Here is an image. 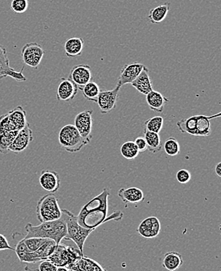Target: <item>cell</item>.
Listing matches in <instances>:
<instances>
[{
  "label": "cell",
  "instance_id": "cell-1",
  "mask_svg": "<svg viewBox=\"0 0 221 271\" xmlns=\"http://www.w3.org/2000/svg\"><path fill=\"white\" fill-rule=\"evenodd\" d=\"M110 195L108 188H104L101 194L92 198L84 205L77 216L79 224L85 228L97 229L109 221H119L122 219L123 213L114 211L109 217L108 215V199Z\"/></svg>",
  "mask_w": 221,
  "mask_h": 271
},
{
  "label": "cell",
  "instance_id": "cell-2",
  "mask_svg": "<svg viewBox=\"0 0 221 271\" xmlns=\"http://www.w3.org/2000/svg\"><path fill=\"white\" fill-rule=\"evenodd\" d=\"M26 234L25 238H47L55 241L56 245L67 236V226L62 216L57 220L41 223L39 226H33L28 223L26 226Z\"/></svg>",
  "mask_w": 221,
  "mask_h": 271
},
{
  "label": "cell",
  "instance_id": "cell-3",
  "mask_svg": "<svg viewBox=\"0 0 221 271\" xmlns=\"http://www.w3.org/2000/svg\"><path fill=\"white\" fill-rule=\"evenodd\" d=\"M62 210L63 219L67 226V236L64 238L66 241H72L76 243L77 248L83 254L84 244L89 235L95 231V228L87 229L80 226L78 223L77 217L68 209Z\"/></svg>",
  "mask_w": 221,
  "mask_h": 271
},
{
  "label": "cell",
  "instance_id": "cell-4",
  "mask_svg": "<svg viewBox=\"0 0 221 271\" xmlns=\"http://www.w3.org/2000/svg\"><path fill=\"white\" fill-rule=\"evenodd\" d=\"M36 216L40 223L57 220L61 218L62 210L55 194L50 193L39 200L36 205Z\"/></svg>",
  "mask_w": 221,
  "mask_h": 271
},
{
  "label": "cell",
  "instance_id": "cell-5",
  "mask_svg": "<svg viewBox=\"0 0 221 271\" xmlns=\"http://www.w3.org/2000/svg\"><path fill=\"white\" fill-rule=\"evenodd\" d=\"M58 140L60 147L70 153L79 152L87 145L74 125H66L60 129Z\"/></svg>",
  "mask_w": 221,
  "mask_h": 271
},
{
  "label": "cell",
  "instance_id": "cell-6",
  "mask_svg": "<svg viewBox=\"0 0 221 271\" xmlns=\"http://www.w3.org/2000/svg\"><path fill=\"white\" fill-rule=\"evenodd\" d=\"M82 256H83V254L80 252L79 248L76 249L73 246L65 245L60 243L56 246L55 251L47 260L56 267H65L68 268Z\"/></svg>",
  "mask_w": 221,
  "mask_h": 271
},
{
  "label": "cell",
  "instance_id": "cell-7",
  "mask_svg": "<svg viewBox=\"0 0 221 271\" xmlns=\"http://www.w3.org/2000/svg\"><path fill=\"white\" fill-rule=\"evenodd\" d=\"M45 51L39 43H28L22 50V57L24 64L37 69L43 60Z\"/></svg>",
  "mask_w": 221,
  "mask_h": 271
},
{
  "label": "cell",
  "instance_id": "cell-8",
  "mask_svg": "<svg viewBox=\"0 0 221 271\" xmlns=\"http://www.w3.org/2000/svg\"><path fill=\"white\" fill-rule=\"evenodd\" d=\"M93 110H85L79 113L75 118L74 126H76L82 137L83 138L86 143L91 141L92 127H93Z\"/></svg>",
  "mask_w": 221,
  "mask_h": 271
},
{
  "label": "cell",
  "instance_id": "cell-9",
  "mask_svg": "<svg viewBox=\"0 0 221 271\" xmlns=\"http://www.w3.org/2000/svg\"><path fill=\"white\" fill-rule=\"evenodd\" d=\"M121 86L117 84L116 87L112 90L109 91H101L98 97H97V103L99 107L101 114H108L111 110L116 108V103L118 101L119 92H120Z\"/></svg>",
  "mask_w": 221,
  "mask_h": 271
},
{
  "label": "cell",
  "instance_id": "cell-10",
  "mask_svg": "<svg viewBox=\"0 0 221 271\" xmlns=\"http://www.w3.org/2000/svg\"><path fill=\"white\" fill-rule=\"evenodd\" d=\"M21 72L16 71L10 66V60L8 58L7 53L5 47L0 45V80L4 78L10 77L18 81H25L27 80L26 76Z\"/></svg>",
  "mask_w": 221,
  "mask_h": 271
},
{
  "label": "cell",
  "instance_id": "cell-11",
  "mask_svg": "<svg viewBox=\"0 0 221 271\" xmlns=\"http://www.w3.org/2000/svg\"><path fill=\"white\" fill-rule=\"evenodd\" d=\"M32 140L33 132L30 128L29 123H28L25 128L19 130L18 135L16 136L15 139L9 147V151H11L14 154L21 153L27 149Z\"/></svg>",
  "mask_w": 221,
  "mask_h": 271
},
{
  "label": "cell",
  "instance_id": "cell-12",
  "mask_svg": "<svg viewBox=\"0 0 221 271\" xmlns=\"http://www.w3.org/2000/svg\"><path fill=\"white\" fill-rule=\"evenodd\" d=\"M68 79L81 89L92 80L91 68L88 64H78L71 69Z\"/></svg>",
  "mask_w": 221,
  "mask_h": 271
},
{
  "label": "cell",
  "instance_id": "cell-13",
  "mask_svg": "<svg viewBox=\"0 0 221 271\" xmlns=\"http://www.w3.org/2000/svg\"><path fill=\"white\" fill-rule=\"evenodd\" d=\"M137 231L143 238H156L161 231V223L156 217H147L139 224Z\"/></svg>",
  "mask_w": 221,
  "mask_h": 271
},
{
  "label": "cell",
  "instance_id": "cell-14",
  "mask_svg": "<svg viewBox=\"0 0 221 271\" xmlns=\"http://www.w3.org/2000/svg\"><path fill=\"white\" fill-rule=\"evenodd\" d=\"M144 64L140 63H133V64H125L122 67L120 72V76L118 77L117 84L122 85L126 84H131L137 78L141 73L142 70L144 69Z\"/></svg>",
  "mask_w": 221,
  "mask_h": 271
},
{
  "label": "cell",
  "instance_id": "cell-15",
  "mask_svg": "<svg viewBox=\"0 0 221 271\" xmlns=\"http://www.w3.org/2000/svg\"><path fill=\"white\" fill-rule=\"evenodd\" d=\"M39 184L45 190L55 194L60 187V176L55 171L45 169L39 176Z\"/></svg>",
  "mask_w": 221,
  "mask_h": 271
},
{
  "label": "cell",
  "instance_id": "cell-16",
  "mask_svg": "<svg viewBox=\"0 0 221 271\" xmlns=\"http://www.w3.org/2000/svg\"><path fill=\"white\" fill-rule=\"evenodd\" d=\"M78 89L77 85L69 79L62 78L56 90V98L60 101L69 102L77 95Z\"/></svg>",
  "mask_w": 221,
  "mask_h": 271
},
{
  "label": "cell",
  "instance_id": "cell-17",
  "mask_svg": "<svg viewBox=\"0 0 221 271\" xmlns=\"http://www.w3.org/2000/svg\"><path fill=\"white\" fill-rule=\"evenodd\" d=\"M221 113L214 114L211 116L207 115H194V129L195 136H209L211 134V123L210 120L215 118H219Z\"/></svg>",
  "mask_w": 221,
  "mask_h": 271
},
{
  "label": "cell",
  "instance_id": "cell-18",
  "mask_svg": "<svg viewBox=\"0 0 221 271\" xmlns=\"http://www.w3.org/2000/svg\"><path fill=\"white\" fill-rule=\"evenodd\" d=\"M118 196L125 204H139L144 202V194L141 189L138 188H121Z\"/></svg>",
  "mask_w": 221,
  "mask_h": 271
},
{
  "label": "cell",
  "instance_id": "cell-19",
  "mask_svg": "<svg viewBox=\"0 0 221 271\" xmlns=\"http://www.w3.org/2000/svg\"><path fill=\"white\" fill-rule=\"evenodd\" d=\"M68 269L70 271H109L95 260L85 256H82Z\"/></svg>",
  "mask_w": 221,
  "mask_h": 271
},
{
  "label": "cell",
  "instance_id": "cell-20",
  "mask_svg": "<svg viewBox=\"0 0 221 271\" xmlns=\"http://www.w3.org/2000/svg\"><path fill=\"white\" fill-rule=\"evenodd\" d=\"M149 73V69L147 67H144V69L142 70L141 73L131 83L133 87L135 88L139 93L145 96L153 90Z\"/></svg>",
  "mask_w": 221,
  "mask_h": 271
},
{
  "label": "cell",
  "instance_id": "cell-21",
  "mask_svg": "<svg viewBox=\"0 0 221 271\" xmlns=\"http://www.w3.org/2000/svg\"><path fill=\"white\" fill-rule=\"evenodd\" d=\"M146 102L151 110L162 113L164 110L166 104L169 102V99L164 97L162 93L153 89L146 95Z\"/></svg>",
  "mask_w": 221,
  "mask_h": 271
},
{
  "label": "cell",
  "instance_id": "cell-22",
  "mask_svg": "<svg viewBox=\"0 0 221 271\" xmlns=\"http://www.w3.org/2000/svg\"><path fill=\"white\" fill-rule=\"evenodd\" d=\"M12 124L16 130H21L28 123L26 118V111L22 106L16 107L15 108L7 112Z\"/></svg>",
  "mask_w": 221,
  "mask_h": 271
},
{
  "label": "cell",
  "instance_id": "cell-23",
  "mask_svg": "<svg viewBox=\"0 0 221 271\" xmlns=\"http://www.w3.org/2000/svg\"><path fill=\"white\" fill-rule=\"evenodd\" d=\"M184 264V259L181 253L177 252H167L164 255L162 265L166 270L175 271L181 268Z\"/></svg>",
  "mask_w": 221,
  "mask_h": 271
},
{
  "label": "cell",
  "instance_id": "cell-24",
  "mask_svg": "<svg viewBox=\"0 0 221 271\" xmlns=\"http://www.w3.org/2000/svg\"><path fill=\"white\" fill-rule=\"evenodd\" d=\"M64 52L68 57L80 56L83 51L84 41L81 38L73 37L64 43Z\"/></svg>",
  "mask_w": 221,
  "mask_h": 271
},
{
  "label": "cell",
  "instance_id": "cell-25",
  "mask_svg": "<svg viewBox=\"0 0 221 271\" xmlns=\"http://www.w3.org/2000/svg\"><path fill=\"white\" fill-rule=\"evenodd\" d=\"M169 9H170V3L168 2H165V3L162 4L160 6H156V7L150 10L147 18H148L151 23H162L166 18Z\"/></svg>",
  "mask_w": 221,
  "mask_h": 271
},
{
  "label": "cell",
  "instance_id": "cell-26",
  "mask_svg": "<svg viewBox=\"0 0 221 271\" xmlns=\"http://www.w3.org/2000/svg\"><path fill=\"white\" fill-rule=\"evenodd\" d=\"M144 139L147 143V150L152 154H155L162 150V142L159 134L149 132L144 130Z\"/></svg>",
  "mask_w": 221,
  "mask_h": 271
},
{
  "label": "cell",
  "instance_id": "cell-27",
  "mask_svg": "<svg viewBox=\"0 0 221 271\" xmlns=\"http://www.w3.org/2000/svg\"><path fill=\"white\" fill-rule=\"evenodd\" d=\"M80 90L85 99L93 102H97V97L101 91L98 84L93 81H89L87 84H85Z\"/></svg>",
  "mask_w": 221,
  "mask_h": 271
},
{
  "label": "cell",
  "instance_id": "cell-28",
  "mask_svg": "<svg viewBox=\"0 0 221 271\" xmlns=\"http://www.w3.org/2000/svg\"><path fill=\"white\" fill-rule=\"evenodd\" d=\"M19 130H14L0 135V153L6 155L9 151V147L18 135Z\"/></svg>",
  "mask_w": 221,
  "mask_h": 271
},
{
  "label": "cell",
  "instance_id": "cell-29",
  "mask_svg": "<svg viewBox=\"0 0 221 271\" xmlns=\"http://www.w3.org/2000/svg\"><path fill=\"white\" fill-rule=\"evenodd\" d=\"M121 155L127 159V160H133L136 159L139 155V151L136 144L134 141H126L122 143L120 148Z\"/></svg>",
  "mask_w": 221,
  "mask_h": 271
},
{
  "label": "cell",
  "instance_id": "cell-30",
  "mask_svg": "<svg viewBox=\"0 0 221 271\" xmlns=\"http://www.w3.org/2000/svg\"><path fill=\"white\" fill-rule=\"evenodd\" d=\"M163 125H164V119L161 116L152 117L144 122L145 130L149 132L156 133V134L161 132Z\"/></svg>",
  "mask_w": 221,
  "mask_h": 271
},
{
  "label": "cell",
  "instance_id": "cell-31",
  "mask_svg": "<svg viewBox=\"0 0 221 271\" xmlns=\"http://www.w3.org/2000/svg\"><path fill=\"white\" fill-rule=\"evenodd\" d=\"M164 151H165L166 155L169 156H176V155L180 154L181 151V147L180 143L177 141V139L174 137H169L166 139V140L163 146Z\"/></svg>",
  "mask_w": 221,
  "mask_h": 271
},
{
  "label": "cell",
  "instance_id": "cell-32",
  "mask_svg": "<svg viewBox=\"0 0 221 271\" xmlns=\"http://www.w3.org/2000/svg\"><path fill=\"white\" fill-rule=\"evenodd\" d=\"M23 239L28 250L30 252H35L36 250L39 249L41 246H43L49 240L47 238H24Z\"/></svg>",
  "mask_w": 221,
  "mask_h": 271
},
{
  "label": "cell",
  "instance_id": "cell-33",
  "mask_svg": "<svg viewBox=\"0 0 221 271\" xmlns=\"http://www.w3.org/2000/svg\"><path fill=\"white\" fill-rule=\"evenodd\" d=\"M14 130H16L15 128L10 122L7 113L0 116V135Z\"/></svg>",
  "mask_w": 221,
  "mask_h": 271
},
{
  "label": "cell",
  "instance_id": "cell-34",
  "mask_svg": "<svg viewBox=\"0 0 221 271\" xmlns=\"http://www.w3.org/2000/svg\"><path fill=\"white\" fill-rule=\"evenodd\" d=\"M10 8L13 11L17 14H23L27 11L28 8V0H12Z\"/></svg>",
  "mask_w": 221,
  "mask_h": 271
},
{
  "label": "cell",
  "instance_id": "cell-35",
  "mask_svg": "<svg viewBox=\"0 0 221 271\" xmlns=\"http://www.w3.org/2000/svg\"><path fill=\"white\" fill-rule=\"evenodd\" d=\"M191 178H192L191 172L187 169H181L177 172V175H176V179L181 184H188L190 181Z\"/></svg>",
  "mask_w": 221,
  "mask_h": 271
},
{
  "label": "cell",
  "instance_id": "cell-36",
  "mask_svg": "<svg viewBox=\"0 0 221 271\" xmlns=\"http://www.w3.org/2000/svg\"><path fill=\"white\" fill-rule=\"evenodd\" d=\"M57 267L52 264L48 260H43L39 263L38 268H36V271H56Z\"/></svg>",
  "mask_w": 221,
  "mask_h": 271
},
{
  "label": "cell",
  "instance_id": "cell-37",
  "mask_svg": "<svg viewBox=\"0 0 221 271\" xmlns=\"http://www.w3.org/2000/svg\"><path fill=\"white\" fill-rule=\"evenodd\" d=\"M134 143L136 144L139 152H144L146 150H147V143H146L145 139H144V137L139 136V137L135 139Z\"/></svg>",
  "mask_w": 221,
  "mask_h": 271
},
{
  "label": "cell",
  "instance_id": "cell-38",
  "mask_svg": "<svg viewBox=\"0 0 221 271\" xmlns=\"http://www.w3.org/2000/svg\"><path fill=\"white\" fill-rule=\"evenodd\" d=\"M4 250H13V251H14V248H12L10 246V243L8 242L6 237L2 234H0V251H4Z\"/></svg>",
  "mask_w": 221,
  "mask_h": 271
},
{
  "label": "cell",
  "instance_id": "cell-39",
  "mask_svg": "<svg viewBox=\"0 0 221 271\" xmlns=\"http://www.w3.org/2000/svg\"><path fill=\"white\" fill-rule=\"evenodd\" d=\"M215 172L219 177H221V163H218L215 166Z\"/></svg>",
  "mask_w": 221,
  "mask_h": 271
},
{
  "label": "cell",
  "instance_id": "cell-40",
  "mask_svg": "<svg viewBox=\"0 0 221 271\" xmlns=\"http://www.w3.org/2000/svg\"><path fill=\"white\" fill-rule=\"evenodd\" d=\"M56 271H70L65 267H57Z\"/></svg>",
  "mask_w": 221,
  "mask_h": 271
}]
</instances>
